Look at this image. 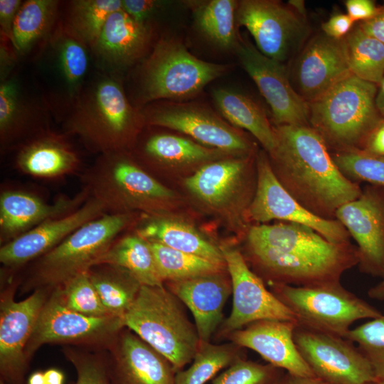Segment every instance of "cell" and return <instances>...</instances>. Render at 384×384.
Listing matches in <instances>:
<instances>
[{"label": "cell", "mask_w": 384, "mask_h": 384, "mask_svg": "<svg viewBox=\"0 0 384 384\" xmlns=\"http://www.w3.org/2000/svg\"><path fill=\"white\" fill-rule=\"evenodd\" d=\"M70 139L54 129L34 138L13 153L14 168L25 175L48 179L76 173L82 161Z\"/></svg>", "instance_id": "cell-28"}, {"label": "cell", "mask_w": 384, "mask_h": 384, "mask_svg": "<svg viewBox=\"0 0 384 384\" xmlns=\"http://www.w3.org/2000/svg\"><path fill=\"white\" fill-rule=\"evenodd\" d=\"M56 288L63 303L73 311L90 316H112L103 305L87 271L75 275Z\"/></svg>", "instance_id": "cell-42"}, {"label": "cell", "mask_w": 384, "mask_h": 384, "mask_svg": "<svg viewBox=\"0 0 384 384\" xmlns=\"http://www.w3.org/2000/svg\"><path fill=\"white\" fill-rule=\"evenodd\" d=\"M105 350L110 384H174L172 364L127 327Z\"/></svg>", "instance_id": "cell-21"}, {"label": "cell", "mask_w": 384, "mask_h": 384, "mask_svg": "<svg viewBox=\"0 0 384 384\" xmlns=\"http://www.w3.org/2000/svg\"><path fill=\"white\" fill-rule=\"evenodd\" d=\"M55 122L28 65L0 80V152L14 153L53 129Z\"/></svg>", "instance_id": "cell-11"}, {"label": "cell", "mask_w": 384, "mask_h": 384, "mask_svg": "<svg viewBox=\"0 0 384 384\" xmlns=\"http://www.w3.org/2000/svg\"><path fill=\"white\" fill-rule=\"evenodd\" d=\"M275 384H331L317 377L292 375L285 372Z\"/></svg>", "instance_id": "cell-53"}, {"label": "cell", "mask_w": 384, "mask_h": 384, "mask_svg": "<svg viewBox=\"0 0 384 384\" xmlns=\"http://www.w3.org/2000/svg\"><path fill=\"white\" fill-rule=\"evenodd\" d=\"M270 153L272 171L283 188L315 215L336 220L337 210L360 197L359 183L336 165L324 139L310 126L277 125Z\"/></svg>", "instance_id": "cell-2"}, {"label": "cell", "mask_w": 384, "mask_h": 384, "mask_svg": "<svg viewBox=\"0 0 384 384\" xmlns=\"http://www.w3.org/2000/svg\"><path fill=\"white\" fill-rule=\"evenodd\" d=\"M345 338L358 345L374 370L384 365V314L351 329Z\"/></svg>", "instance_id": "cell-44"}, {"label": "cell", "mask_w": 384, "mask_h": 384, "mask_svg": "<svg viewBox=\"0 0 384 384\" xmlns=\"http://www.w3.org/2000/svg\"><path fill=\"white\" fill-rule=\"evenodd\" d=\"M363 149L384 156V118L370 134Z\"/></svg>", "instance_id": "cell-52"}, {"label": "cell", "mask_w": 384, "mask_h": 384, "mask_svg": "<svg viewBox=\"0 0 384 384\" xmlns=\"http://www.w3.org/2000/svg\"><path fill=\"white\" fill-rule=\"evenodd\" d=\"M80 181L89 198L106 213H132L135 209L159 213L174 198L173 191L147 172L129 150L97 155L82 172Z\"/></svg>", "instance_id": "cell-5"}, {"label": "cell", "mask_w": 384, "mask_h": 384, "mask_svg": "<svg viewBox=\"0 0 384 384\" xmlns=\"http://www.w3.org/2000/svg\"><path fill=\"white\" fill-rule=\"evenodd\" d=\"M247 156L204 165L185 180L191 193L207 205L225 206L240 193L245 181Z\"/></svg>", "instance_id": "cell-31"}, {"label": "cell", "mask_w": 384, "mask_h": 384, "mask_svg": "<svg viewBox=\"0 0 384 384\" xmlns=\"http://www.w3.org/2000/svg\"><path fill=\"white\" fill-rule=\"evenodd\" d=\"M242 348L233 342L214 344L200 341L191 366L176 373L174 384H206L219 371L244 358Z\"/></svg>", "instance_id": "cell-38"}, {"label": "cell", "mask_w": 384, "mask_h": 384, "mask_svg": "<svg viewBox=\"0 0 384 384\" xmlns=\"http://www.w3.org/2000/svg\"><path fill=\"white\" fill-rule=\"evenodd\" d=\"M354 22L346 14H338L332 16L321 26L323 33L335 40L343 38L353 27Z\"/></svg>", "instance_id": "cell-49"}, {"label": "cell", "mask_w": 384, "mask_h": 384, "mask_svg": "<svg viewBox=\"0 0 384 384\" xmlns=\"http://www.w3.org/2000/svg\"><path fill=\"white\" fill-rule=\"evenodd\" d=\"M270 291L294 314L298 325L344 338L354 322L383 314L341 282L305 287L271 284Z\"/></svg>", "instance_id": "cell-10"}, {"label": "cell", "mask_w": 384, "mask_h": 384, "mask_svg": "<svg viewBox=\"0 0 384 384\" xmlns=\"http://www.w3.org/2000/svg\"><path fill=\"white\" fill-rule=\"evenodd\" d=\"M63 353L76 370L77 379L73 384H110L105 353L69 346L64 347Z\"/></svg>", "instance_id": "cell-45"}, {"label": "cell", "mask_w": 384, "mask_h": 384, "mask_svg": "<svg viewBox=\"0 0 384 384\" xmlns=\"http://www.w3.org/2000/svg\"><path fill=\"white\" fill-rule=\"evenodd\" d=\"M375 373L378 380H384V365L375 369Z\"/></svg>", "instance_id": "cell-59"}, {"label": "cell", "mask_w": 384, "mask_h": 384, "mask_svg": "<svg viewBox=\"0 0 384 384\" xmlns=\"http://www.w3.org/2000/svg\"><path fill=\"white\" fill-rule=\"evenodd\" d=\"M226 270L166 282V287L191 311L200 341H210L222 321L224 306L232 294Z\"/></svg>", "instance_id": "cell-27"}, {"label": "cell", "mask_w": 384, "mask_h": 384, "mask_svg": "<svg viewBox=\"0 0 384 384\" xmlns=\"http://www.w3.org/2000/svg\"><path fill=\"white\" fill-rule=\"evenodd\" d=\"M336 220L357 243L358 267L363 273L384 277V200L368 189L341 206Z\"/></svg>", "instance_id": "cell-22"}, {"label": "cell", "mask_w": 384, "mask_h": 384, "mask_svg": "<svg viewBox=\"0 0 384 384\" xmlns=\"http://www.w3.org/2000/svg\"><path fill=\"white\" fill-rule=\"evenodd\" d=\"M235 20L248 30L262 54L280 63L299 48L308 33L306 18L278 1H240Z\"/></svg>", "instance_id": "cell-16"}, {"label": "cell", "mask_w": 384, "mask_h": 384, "mask_svg": "<svg viewBox=\"0 0 384 384\" xmlns=\"http://www.w3.org/2000/svg\"><path fill=\"white\" fill-rule=\"evenodd\" d=\"M122 9V0L61 1L60 22L92 49L110 16Z\"/></svg>", "instance_id": "cell-35"}, {"label": "cell", "mask_w": 384, "mask_h": 384, "mask_svg": "<svg viewBox=\"0 0 384 384\" xmlns=\"http://www.w3.org/2000/svg\"><path fill=\"white\" fill-rule=\"evenodd\" d=\"M227 70L226 65L198 59L174 38L161 37L130 72L133 87L129 99L140 110L154 102L191 97Z\"/></svg>", "instance_id": "cell-4"}, {"label": "cell", "mask_w": 384, "mask_h": 384, "mask_svg": "<svg viewBox=\"0 0 384 384\" xmlns=\"http://www.w3.org/2000/svg\"><path fill=\"white\" fill-rule=\"evenodd\" d=\"M87 273L107 311L124 320L142 285L127 270L112 265H93Z\"/></svg>", "instance_id": "cell-36"}, {"label": "cell", "mask_w": 384, "mask_h": 384, "mask_svg": "<svg viewBox=\"0 0 384 384\" xmlns=\"http://www.w3.org/2000/svg\"><path fill=\"white\" fill-rule=\"evenodd\" d=\"M198 28L211 41L224 48H235L238 42L235 29L238 2L210 0L192 3Z\"/></svg>", "instance_id": "cell-39"}, {"label": "cell", "mask_w": 384, "mask_h": 384, "mask_svg": "<svg viewBox=\"0 0 384 384\" xmlns=\"http://www.w3.org/2000/svg\"><path fill=\"white\" fill-rule=\"evenodd\" d=\"M89 198L82 188L74 196L48 202L28 191L4 188L0 192V244L4 245L38 225L69 214Z\"/></svg>", "instance_id": "cell-24"}, {"label": "cell", "mask_w": 384, "mask_h": 384, "mask_svg": "<svg viewBox=\"0 0 384 384\" xmlns=\"http://www.w3.org/2000/svg\"><path fill=\"white\" fill-rule=\"evenodd\" d=\"M137 146L139 156L154 166L206 161L227 154L181 137L156 132L144 137Z\"/></svg>", "instance_id": "cell-34"}, {"label": "cell", "mask_w": 384, "mask_h": 384, "mask_svg": "<svg viewBox=\"0 0 384 384\" xmlns=\"http://www.w3.org/2000/svg\"><path fill=\"white\" fill-rule=\"evenodd\" d=\"M377 85L351 75L308 103L309 126L328 147L363 148L383 119L375 105Z\"/></svg>", "instance_id": "cell-6"}, {"label": "cell", "mask_w": 384, "mask_h": 384, "mask_svg": "<svg viewBox=\"0 0 384 384\" xmlns=\"http://www.w3.org/2000/svg\"><path fill=\"white\" fill-rule=\"evenodd\" d=\"M23 1L0 0V35L8 38L12 43L14 23Z\"/></svg>", "instance_id": "cell-47"}, {"label": "cell", "mask_w": 384, "mask_h": 384, "mask_svg": "<svg viewBox=\"0 0 384 384\" xmlns=\"http://www.w3.org/2000/svg\"><path fill=\"white\" fill-rule=\"evenodd\" d=\"M342 43L351 73L378 85L384 77V43L358 26L342 38Z\"/></svg>", "instance_id": "cell-37"}, {"label": "cell", "mask_w": 384, "mask_h": 384, "mask_svg": "<svg viewBox=\"0 0 384 384\" xmlns=\"http://www.w3.org/2000/svg\"><path fill=\"white\" fill-rule=\"evenodd\" d=\"M102 206L89 198L75 211L48 220L16 239L1 245L4 270L14 272L53 250L84 224L105 214Z\"/></svg>", "instance_id": "cell-23"}, {"label": "cell", "mask_w": 384, "mask_h": 384, "mask_svg": "<svg viewBox=\"0 0 384 384\" xmlns=\"http://www.w3.org/2000/svg\"><path fill=\"white\" fill-rule=\"evenodd\" d=\"M0 384H7V383H5L4 380H0Z\"/></svg>", "instance_id": "cell-61"}, {"label": "cell", "mask_w": 384, "mask_h": 384, "mask_svg": "<svg viewBox=\"0 0 384 384\" xmlns=\"http://www.w3.org/2000/svg\"><path fill=\"white\" fill-rule=\"evenodd\" d=\"M297 321L265 319L252 322L225 337L257 352L267 363L300 376L316 377L294 341Z\"/></svg>", "instance_id": "cell-25"}, {"label": "cell", "mask_w": 384, "mask_h": 384, "mask_svg": "<svg viewBox=\"0 0 384 384\" xmlns=\"http://www.w3.org/2000/svg\"><path fill=\"white\" fill-rule=\"evenodd\" d=\"M161 5V1L154 0H122V9L132 18L154 25V17Z\"/></svg>", "instance_id": "cell-46"}, {"label": "cell", "mask_w": 384, "mask_h": 384, "mask_svg": "<svg viewBox=\"0 0 384 384\" xmlns=\"http://www.w3.org/2000/svg\"><path fill=\"white\" fill-rule=\"evenodd\" d=\"M232 284L233 308L218 334L225 336L260 320L296 321L294 314L252 271L241 252L233 247L220 246Z\"/></svg>", "instance_id": "cell-17"}, {"label": "cell", "mask_w": 384, "mask_h": 384, "mask_svg": "<svg viewBox=\"0 0 384 384\" xmlns=\"http://www.w3.org/2000/svg\"><path fill=\"white\" fill-rule=\"evenodd\" d=\"M26 384H45L44 372L35 371L28 377Z\"/></svg>", "instance_id": "cell-58"}, {"label": "cell", "mask_w": 384, "mask_h": 384, "mask_svg": "<svg viewBox=\"0 0 384 384\" xmlns=\"http://www.w3.org/2000/svg\"><path fill=\"white\" fill-rule=\"evenodd\" d=\"M250 258L270 284L305 287L341 282L358 264L357 246L328 241L312 228L293 223L252 226Z\"/></svg>", "instance_id": "cell-1"}, {"label": "cell", "mask_w": 384, "mask_h": 384, "mask_svg": "<svg viewBox=\"0 0 384 384\" xmlns=\"http://www.w3.org/2000/svg\"><path fill=\"white\" fill-rule=\"evenodd\" d=\"M375 105L381 116L384 118V77L378 84L375 97Z\"/></svg>", "instance_id": "cell-56"}, {"label": "cell", "mask_w": 384, "mask_h": 384, "mask_svg": "<svg viewBox=\"0 0 384 384\" xmlns=\"http://www.w3.org/2000/svg\"><path fill=\"white\" fill-rule=\"evenodd\" d=\"M340 171L349 180L384 186V156L363 149L335 151L331 154Z\"/></svg>", "instance_id": "cell-41"}, {"label": "cell", "mask_w": 384, "mask_h": 384, "mask_svg": "<svg viewBox=\"0 0 384 384\" xmlns=\"http://www.w3.org/2000/svg\"><path fill=\"white\" fill-rule=\"evenodd\" d=\"M21 63L13 43L0 35V80L7 78Z\"/></svg>", "instance_id": "cell-48"}, {"label": "cell", "mask_w": 384, "mask_h": 384, "mask_svg": "<svg viewBox=\"0 0 384 384\" xmlns=\"http://www.w3.org/2000/svg\"><path fill=\"white\" fill-rule=\"evenodd\" d=\"M239 60L269 105L277 125L309 126L308 102L289 82L282 63L262 54L249 41L238 38Z\"/></svg>", "instance_id": "cell-20"}, {"label": "cell", "mask_w": 384, "mask_h": 384, "mask_svg": "<svg viewBox=\"0 0 384 384\" xmlns=\"http://www.w3.org/2000/svg\"><path fill=\"white\" fill-rule=\"evenodd\" d=\"M366 384H384V380H377Z\"/></svg>", "instance_id": "cell-60"}, {"label": "cell", "mask_w": 384, "mask_h": 384, "mask_svg": "<svg viewBox=\"0 0 384 384\" xmlns=\"http://www.w3.org/2000/svg\"><path fill=\"white\" fill-rule=\"evenodd\" d=\"M368 296L373 299L384 301V277L379 283L368 289Z\"/></svg>", "instance_id": "cell-55"}, {"label": "cell", "mask_w": 384, "mask_h": 384, "mask_svg": "<svg viewBox=\"0 0 384 384\" xmlns=\"http://www.w3.org/2000/svg\"><path fill=\"white\" fill-rule=\"evenodd\" d=\"M347 15L355 23L366 21L373 18L379 7L371 0H347L345 1Z\"/></svg>", "instance_id": "cell-50"}, {"label": "cell", "mask_w": 384, "mask_h": 384, "mask_svg": "<svg viewBox=\"0 0 384 384\" xmlns=\"http://www.w3.org/2000/svg\"><path fill=\"white\" fill-rule=\"evenodd\" d=\"M143 125L144 117L129 100L124 80L95 68L60 124L62 132L97 156L129 150Z\"/></svg>", "instance_id": "cell-3"}, {"label": "cell", "mask_w": 384, "mask_h": 384, "mask_svg": "<svg viewBox=\"0 0 384 384\" xmlns=\"http://www.w3.org/2000/svg\"><path fill=\"white\" fill-rule=\"evenodd\" d=\"M136 219L133 213H105L84 224L30 264L23 282V290L53 289L87 271Z\"/></svg>", "instance_id": "cell-8"}, {"label": "cell", "mask_w": 384, "mask_h": 384, "mask_svg": "<svg viewBox=\"0 0 384 384\" xmlns=\"http://www.w3.org/2000/svg\"><path fill=\"white\" fill-rule=\"evenodd\" d=\"M45 384H63L65 375L57 368H49L44 371Z\"/></svg>", "instance_id": "cell-54"}, {"label": "cell", "mask_w": 384, "mask_h": 384, "mask_svg": "<svg viewBox=\"0 0 384 384\" xmlns=\"http://www.w3.org/2000/svg\"><path fill=\"white\" fill-rule=\"evenodd\" d=\"M112 265L130 273L142 286H162L150 243L136 231L117 237L93 265Z\"/></svg>", "instance_id": "cell-32"}, {"label": "cell", "mask_w": 384, "mask_h": 384, "mask_svg": "<svg viewBox=\"0 0 384 384\" xmlns=\"http://www.w3.org/2000/svg\"><path fill=\"white\" fill-rule=\"evenodd\" d=\"M288 5L300 16L306 18V8L304 1L302 0H291Z\"/></svg>", "instance_id": "cell-57"}, {"label": "cell", "mask_w": 384, "mask_h": 384, "mask_svg": "<svg viewBox=\"0 0 384 384\" xmlns=\"http://www.w3.org/2000/svg\"><path fill=\"white\" fill-rule=\"evenodd\" d=\"M294 341L314 375L331 384H366L378 380L371 363L338 336L297 324Z\"/></svg>", "instance_id": "cell-13"}, {"label": "cell", "mask_w": 384, "mask_h": 384, "mask_svg": "<svg viewBox=\"0 0 384 384\" xmlns=\"http://www.w3.org/2000/svg\"><path fill=\"white\" fill-rule=\"evenodd\" d=\"M157 40L156 25L138 22L121 9L110 16L91 49L94 68L124 80Z\"/></svg>", "instance_id": "cell-19"}, {"label": "cell", "mask_w": 384, "mask_h": 384, "mask_svg": "<svg viewBox=\"0 0 384 384\" xmlns=\"http://www.w3.org/2000/svg\"><path fill=\"white\" fill-rule=\"evenodd\" d=\"M140 220L136 231L147 241L157 242L226 267L220 247L203 237L191 225L161 213L145 214Z\"/></svg>", "instance_id": "cell-30"}, {"label": "cell", "mask_w": 384, "mask_h": 384, "mask_svg": "<svg viewBox=\"0 0 384 384\" xmlns=\"http://www.w3.org/2000/svg\"><path fill=\"white\" fill-rule=\"evenodd\" d=\"M295 73L298 93L308 103L352 75L342 39H333L324 33L312 38L299 56Z\"/></svg>", "instance_id": "cell-26"}, {"label": "cell", "mask_w": 384, "mask_h": 384, "mask_svg": "<svg viewBox=\"0 0 384 384\" xmlns=\"http://www.w3.org/2000/svg\"><path fill=\"white\" fill-rule=\"evenodd\" d=\"M284 370L270 363L240 358L212 381V384H275Z\"/></svg>", "instance_id": "cell-43"}, {"label": "cell", "mask_w": 384, "mask_h": 384, "mask_svg": "<svg viewBox=\"0 0 384 384\" xmlns=\"http://www.w3.org/2000/svg\"><path fill=\"white\" fill-rule=\"evenodd\" d=\"M0 299V375L7 384H24L29 361L25 350L40 312L51 289H38L17 302L14 294L18 282L12 278Z\"/></svg>", "instance_id": "cell-14"}, {"label": "cell", "mask_w": 384, "mask_h": 384, "mask_svg": "<svg viewBox=\"0 0 384 384\" xmlns=\"http://www.w3.org/2000/svg\"><path fill=\"white\" fill-rule=\"evenodd\" d=\"M146 125L166 127L226 153H249V141L213 111L201 105L154 102L140 110Z\"/></svg>", "instance_id": "cell-18"}, {"label": "cell", "mask_w": 384, "mask_h": 384, "mask_svg": "<svg viewBox=\"0 0 384 384\" xmlns=\"http://www.w3.org/2000/svg\"><path fill=\"white\" fill-rule=\"evenodd\" d=\"M124 320L114 316H90L67 307L58 289H51L26 346L28 361L43 345L62 343L105 349L124 329Z\"/></svg>", "instance_id": "cell-12"}, {"label": "cell", "mask_w": 384, "mask_h": 384, "mask_svg": "<svg viewBox=\"0 0 384 384\" xmlns=\"http://www.w3.org/2000/svg\"><path fill=\"white\" fill-rule=\"evenodd\" d=\"M124 323L164 356L176 372L192 361L200 343L183 304L164 285L142 286Z\"/></svg>", "instance_id": "cell-7"}, {"label": "cell", "mask_w": 384, "mask_h": 384, "mask_svg": "<svg viewBox=\"0 0 384 384\" xmlns=\"http://www.w3.org/2000/svg\"><path fill=\"white\" fill-rule=\"evenodd\" d=\"M27 65L55 122L60 124L95 68L91 49L59 21L49 41Z\"/></svg>", "instance_id": "cell-9"}, {"label": "cell", "mask_w": 384, "mask_h": 384, "mask_svg": "<svg viewBox=\"0 0 384 384\" xmlns=\"http://www.w3.org/2000/svg\"><path fill=\"white\" fill-rule=\"evenodd\" d=\"M162 282H177L226 270V267L164 245L149 242Z\"/></svg>", "instance_id": "cell-40"}, {"label": "cell", "mask_w": 384, "mask_h": 384, "mask_svg": "<svg viewBox=\"0 0 384 384\" xmlns=\"http://www.w3.org/2000/svg\"><path fill=\"white\" fill-rule=\"evenodd\" d=\"M61 0H26L14 26L13 44L19 60L30 63L55 31L60 21Z\"/></svg>", "instance_id": "cell-29"}, {"label": "cell", "mask_w": 384, "mask_h": 384, "mask_svg": "<svg viewBox=\"0 0 384 384\" xmlns=\"http://www.w3.org/2000/svg\"><path fill=\"white\" fill-rule=\"evenodd\" d=\"M221 114L233 125L247 130L271 153L276 146V134L263 110L248 96L219 88L213 92Z\"/></svg>", "instance_id": "cell-33"}, {"label": "cell", "mask_w": 384, "mask_h": 384, "mask_svg": "<svg viewBox=\"0 0 384 384\" xmlns=\"http://www.w3.org/2000/svg\"><path fill=\"white\" fill-rule=\"evenodd\" d=\"M256 186L247 210L248 218L256 223L279 220L309 227L334 243L350 242L351 235L337 220H326L309 212L281 185L264 151L256 159Z\"/></svg>", "instance_id": "cell-15"}, {"label": "cell", "mask_w": 384, "mask_h": 384, "mask_svg": "<svg viewBox=\"0 0 384 384\" xmlns=\"http://www.w3.org/2000/svg\"><path fill=\"white\" fill-rule=\"evenodd\" d=\"M358 26L363 32L384 43V5L379 7L373 18L360 22Z\"/></svg>", "instance_id": "cell-51"}]
</instances>
